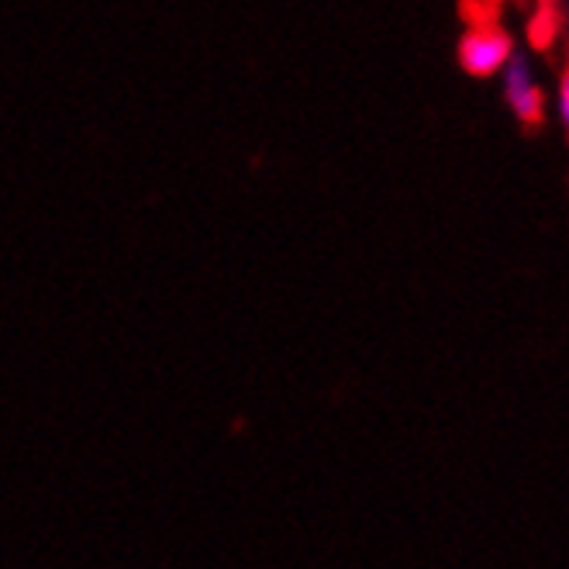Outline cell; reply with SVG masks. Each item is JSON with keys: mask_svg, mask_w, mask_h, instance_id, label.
<instances>
[{"mask_svg": "<svg viewBox=\"0 0 569 569\" xmlns=\"http://www.w3.org/2000/svg\"><path fill=\"white\" fill-rule=\"evenodd\" d=\"M515 39L505 24L497 21H477L462 31V39L456 46V59H459V70L466 77H477V80H490L500 77V70L508 66V59L515 56Z\"/></svg>", "mask_w": 569, "mask_h": 569, "instance_id": "cell-1", "label": "cell"}, {"mask_svg": "<svg viewBox=\"0 0 569 569\" xmlns=\"http://www.w3.org/2000/svg\"><path fill=\"white\" fill-rule=\"evenodd\" d=\"M500 90H505L508 111L521 124H528V128L542 124V118H546V93H542L539 77H535V66H531L528 52L515 49L508 66L500 70Z\"/></svg>", "mask_w": 569, "mask_h": 569, "instance_id": "cell-2", "label": "cell"}, {"mask_svg": "<svg viewBox=\"0 0 569 569\" xmlns=\"http://www.w3.org/2000/svg\"><path fill=\"white\" fill-rule=\"evenodd\" d=\"M556 14H552V0H546V14H542V8L535 11V18H531V46L535 49H546V46H552V39H556Z\"/></svg>", "mask_w": 569, "mask_h": 569, "instance_id": "cell-3", "label": "cell"}, {"mask_svg": "<svg viewBox=\"0 0 569 569\" xmlns=\"http://www.w3.org/2000/svg\"><path fill=\"white\" fill-rule=\"evenodd\" d=\"M556 118L569 139V66L559 73V87H556Z\"/></svg>", "mask_w": 569, "mask_h": 569, "instance_id": "cell-4", "label": "cell"}, {"mask_svg": "<svg viewBox=\"0 0 569 569\" xmlns=\"http://www.w3.org/2000/svg\"><path fill=\"white\" fill-rule=\"evenodd\" d=\"M566 31H569V0H566Z\"/></svg>", "mask_w": 569, "mask_h": 569, "instance_id": "cell-5", "label": "cell"}]
</instances>
